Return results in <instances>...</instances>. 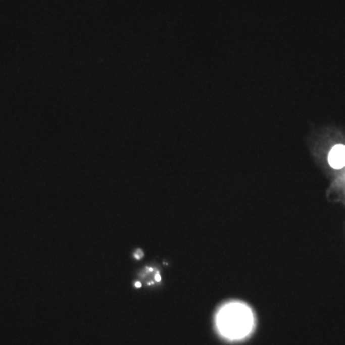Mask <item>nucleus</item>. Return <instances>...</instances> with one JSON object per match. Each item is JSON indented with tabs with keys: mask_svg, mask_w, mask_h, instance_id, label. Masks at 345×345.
<instances>
[{
	"mask_svg": "<svg viewBox=\"0 0 345 345\" xmlns=\"http://www.w3.org/2000/svg\"><path fill=\"white\" fill-rule=\"evenodd\" d=\"M328 161L332 168H343L345 166L344 145H336L331 150L328 156Z\"/></svg>",
	"mask_w": 345,
	"mask_h": 345,
	"instance_id": "obj_2",
	"label": "nucleus"
},
{
	"mask_svg": "<svg viewBox=\"0 0 345 345\" xmlns=\"http://www.w3.org/2000/svg\"><path fill=\"white\" fill-rule=\"evenodd\" d=\"M218 322L225 336L241 337L252 329V313L243 305L231 304L221 311Z\"/></svg>",
	"mask_w": 345,
	"mask_h": 345,
	"instance_id": "obj_1",
	"label": "nucleus"
}]
</instances>
